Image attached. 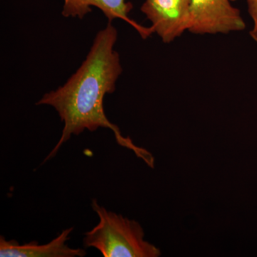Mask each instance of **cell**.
I'll return each mask as SVG.
<instances>
[{
  "instance_id": "cell-1",
  "label": "cell",
  "mask_w": 257,
  "mask_h": 257,
  "mask_svg": "<svg viewBox=\"0 0 257 257\" xmlns=\"http://www.w3.org/2000/svg\"><path fill=\"white\" fill-rule=\"evenodd\" d=\"M118 32L112 23L96 34L85 60L64 85L46 93L37 105L52 106L64 123L62 136L53 150L44 160L54 158L61 147L72 136H78L86 130L94 132L109 128L120 146L135 152L139 158L154 167L155 159L145 149L136 146L128 137L121 135L104 113V96L116 90V83L122 73L119 53L114 50Z\"/></svg>"
},
{
  "instance_id": "cell-2",
  "label": "cell",
  "mask_w": 257,
  "mask_h": 257,
  "mask_svg": "<svg viewBox=\"0 0 257 257\" xmlns=\"http://www.w3.org/2000/svg\"><path fill=\"white\" fill-rule=\"evenodd\" d=\"M99 217L98 224L84 233V248H94L104 257H159L160 248L145 239V233L138 221L108 211L92 202Z\"/></svg>"
},
{
  "instance_id": "cell-3",
  "label": "cell",
  "mask_w": 257,
  "mask_h": 257,
  "mask_svg": "<svg viewBox=\"0 0 257 257\" xmlns=\"http://www.w3.org/2000/svg\"><path fill=\"white\" fill-rule=\"evenodd\" d=\"M246 23L230 0H191L188 31L195 35L241 32Z\"/></svg>"
},
{
  "instance_id": "cell-4",
  "label": "cell",
  "mask_w": 257,
  "mask_h": 257,
  "mask_svg": "<svg viewBox=\"0 0 257 257\" xmlns=\"http://www.w3.org/2000/svg\"><path fill=\"white\" fill-rule=\"evenodd\" d=\"M191 0H145L141 11L152 24L154 33L171 43L188 31Z\"/></svg>"
},
{
  "instance_id": "cell-5",
  "label": "cell",
  "mask_w": 257,
  "mask_h": 257,
  "mask_svg": "<svg viewBox=\"0 0 257 257\" xmlns=\"http://www.w3.org/2000/svg\"><path fill=\"white\" fill-rule=\"evenodd\" d=\"M71 227L64 229L55 239L45 244L31 241L20 244L16 240L8 241L0 236L1 257H84L87 254L85 248L69 247L67 241L73 231Z\"/></svg>"
},
{
  "instance_id": "cell-6",
  "label": "cell",
  "mask_w": 257,
  "mask_h": 257,
  "mask_svg": "<svg viewBox=\"0 0 257 257\" xmlns=\"http://www.w3.org/2000/svg\"><path fill=\"white\" fill-rule=\"evenodd\" d=\"M92 7L100 10L109 23H112L116 19L124 20L136 30L142 38L147 39L154 33L152 27H144L128 17L133 6L126 0H64L62 15L64 18L82 20L92 13Z\"/></svg>"
},
{
  "instance_id": "cell-7",
  "label": "cell",
  "mask_w": 257,
  "mask_h": 257,
  "mask_svg": "<svg viewBox=\"0 0 257 257\" xmlns=\"http://www.w3.org/2000/svg\"><path fill=\"white\" fill-rule=\"evenodd\" d=\"M248 15L253 22L252 29L250 31V36L257 43V0H246Z\"/></svg>"
},
{
  "instance_id": "cell-8",
  "label": "cell",
  "mask_w": 257,
  "mask_h": 257,
  "mask_svg": "<svg viewBox=\"0 0 257 257\" xmlns=\"http://www.w3.org/2000/svg\"></svg>"
}]
</instances>
